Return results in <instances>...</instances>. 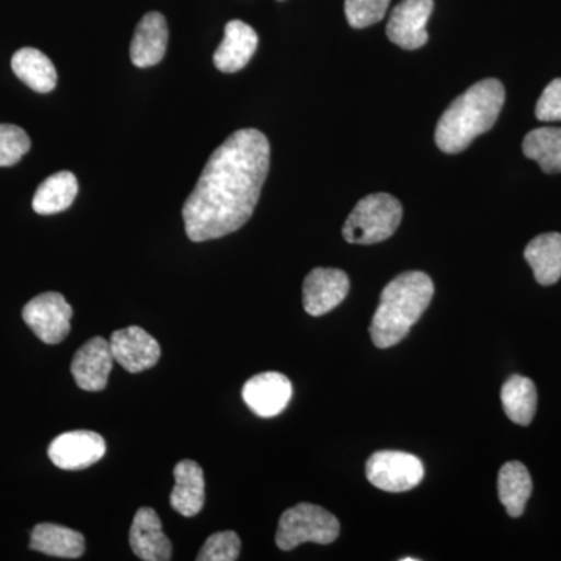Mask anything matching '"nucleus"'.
I'll return each mask as SVG.
<instances>
[{
    "mask_svg": "<svg viewBox=\"0 0 561 561\" xmlns=\"http://www.w3.org/2000/svg\"><path fill=\"white\" fill-rule=\"evenodd\" d=\"M271 169V144L254 128L232 133L210 154L183 206L192 242H206L241 230L253 216Z\"/></svg>",
    "mask_w": 561,
    "mask_h": 561,
    "instance_id": "1",
    "label": "nucleus"
},
{
    "mask_svg": "<svg viewBox=\"0 0 561 561\" xmlns=\"http://www.w3.org/2000/svg\"><path fill=\"white\" fill-rule=\"evenodd\" d=\"M505 102L504 84L485 79L472 84L443 113L435 128V144L445 153H460L472 140L490 131Z\"/></svg>",
    "mask_w": 561,
    "mask_h": 561,
    "instance_id": "2",
    "label": "nucleus"
},
{
    "mask_svg": "<svg viewBox=\"0 0 561 561\" xmlns=\"http://www.w3.org/2000/svg\"><path fill=\"white\" fill-rule=\"evenodd\" d=\"M434 283L423 272L397 276L382 290L381 301L370 324L371 341L378 348H390L408 337L413 324L430 308Z\"/></svg>",
    "mask_w": 561,
    "mask_h": 561,
    "instance_id": "3",
    "label": "nucleus"
},
{
    "mask_svg": "<svg viewBox=\"0 0 561 561\" xmlns=\"http://www.w3.org/2000/svg\"><path fill=\"white\" fill-rule=\"evenodd\" d=\"M402 206L390 194L367 195L351 210L343 225V238L350 243L373 245L387 241L400 228Z\"/></svg>",
    "mask_w": 561,
    "mask_h": 561,
    "instance_id": "4",
    "label": "nucleus"
},
{
    "mask_svg": "<svg viewBox=\"0 0 561 561\" xmlns=\"http://www.w3.org/2000/svg\"><path fill=\"white\" fill-rule=\"evenodd\" d=\"M341 535V524L332 513L324 511L320 505H295L283 513L276 531V545L280 551H291L302 542H317V545H331Z\"/></svg>",
    "mask_w": 561,
    "mask_h": 561,
    "instance_id": "5",
    "label": "nucleus"
},
{
    "mask_svg": "<svg viewBox=\"0 0 561 561\" xmlns=\"http://www.w3.org/2000/svg\"><path fill=\"white\" fill-rule=\"evenodd\" d=\"M367 479L376 489L402 493L415 489L424 478L423 461L412 454L378 451L367 461Z\"/></svg>",
    "mask_w": 561,
    "mask_h": 561,
    "instance_id": "6",
    "label": "nucleus"
},
{
    "mask_svg": "<svg viewBox=\"0 0 561 561\" xmlns=\"http://www.w3.org/2000/svg\"><path fill=\"white\" fill-rule=\"evenodd\" d=\"M72 316V308L58 291L41 294L22 309V319L33 334L47 345H57L68 337Z\"/></svg>",
    "mask_w": 561,
    "mask_h": 561,
    "instance_id": "7",
    "label": "nucleus"
},
{
    "mask_svg": "<svg viewBox=\"0 0 561 561\" xmlns=\"http://www.w3.org/2000/svg\"><path fill=\"white\" fill-rule=\"evenodd\" d=\"M47 453L51 463L61 470H84L103 459L106 443L98 432L70 431L55 438Z\"/></svg>",
    "mask_w": 561,
    "mask_h": 561,
    "instance_id": "8",
    "label": "nucleus"
},
{
    "mask_svg": "<svg viewBox=\"0 0 561 561\" xmlns=\"http://www.w3.org/2000/svg\"><path fill=\"white\" fill-rule=\"evenodd\" d=\"M434 0H402L391 11L387 22V36L401 49L416 50L430 39L426 24L430 21Z\"/></svg>",
    "mask_w": 561,
    "mask_h": 561,
    "instance_id": "9",
    "label": "nucleus"
},
{
    "mask_svg": "<svg viewBox=\"0 0 561 561\" xmlns=\"http://www.w3.org/2000/svg\"><path fill=\"white\" fill-rule=\"evenodd\" d=\"M350 294V278L339 268H313L302 284V306L312 317L337 308Z\"/></svg>",
    "mask_w": 561,
    "mask_h": 561,
    "instance_id": "10",
    "label": "nucleus"
},
{
    "mask_svg": "<svg viewBox=\"0 0 561 561\" xmlns=\"http://www.w3.org/2000/svg\"><path fill=\"white\" fill-rule=\"evenodd\" d=\"M110 345L114 360L130 373L149 370L161 357L160 343L139 327L114 331Z\"/></svg>",
    "mask_w": 561,
    "mask_h": 561,
    "instance_id": "11",
    "label": "nucleus"
},
{
    "mask_svg": "<svg viewBox=\"0 0 561 561\" xmlns=\"http://www.w3.org/2000/svg\"><path fill=\"white\" fill-rule=\"evenodd\" d=\"M242 398L251 412L256 413L261 419H273L289 404L291 383L289 378L280 373H261L245 382Z\"/></svg>",
    "mask_w": 561,
    "mask_h": 561,
    "instance_id": "12",
    "label": "nucleus"
},
{
    "mask_svg": "<svg viewBox=\"0 0 561 561\" xmlns=\"http://www.w3.org/2000/svg\"><path fill=\"white\" fill-rule=\"evenodd\" d=\"M113 362L110 342L94 337L77 351L70 373L81 390L102 391L108 383Z\"/></svg>",
    "mask_w": 561,
    "mask_h": 561,
    "instance_id": "13",
    "label": "nucleus"
},
{
    "mask_svg": "<svg viewBox=\"0 0 561 561\" xmlns=\"http://www.w3.org/2000/svg\"><path fill=\"white\" fill-rule=\"evenodd\" d=\"M131 551L144 561H169L172 542L165 537L158 513L150 507L136 512L130 529Z\"/></svg>",
    "mask_w": 561,
    "mask_h": 561,
    "instance_id": "14",
    "label": "nucleus"
},
{
    "mask_svg": "<svg viewBox=\"0 0 561 561\" xmlns=\"http://www.w3.org/2000/svg\"><path fill=\"white\" fill-rule=\"evenodd\" d=\"M257 44L260 38L253 27L242 21H230L225 27V38L214 54V65L220 72H239L253 58Z\"/></svg>",
    "mask_w": 561,
    "mask_h": 561,
    "instance_id": "15",
    "label": "nucleus"
},
{
    "mask_svg": "<svg viewBox=\"0 0 561 561\" xmlns=\"http://www.w3.org/2000/svg\"><path fill=\"white\" fill-rule=\"evenodd\" d=\"M168 21L157 11L140 20L130 46L131 62L138 68H150L164 58L168 50Z\"/></svg>",
    "mask_w": 561,
    "mask_h": 561,
    "instance_id": "16",
    "label": "nucleus"
},
{
    "mask_svg": "<svg viewBox=\"0 0 561 561\" xmlns=\"http://www.w3.org/2000/svg\"><path fill=\"white\" fill-rule=\"evenodd\" d=\"M175 486L171 494L173 511L192 518L202 512L205 505V474L201 465L194 460H181L173 470Z\"/></svg>",
    "mask_w": 561,
    "mask_h": 561,
    "instance_id": "17",
    "label": "nucleus"
},
{
    "mask_svg": "<svg viewBox=\"0 0 561 561\" xmlns=\"http://www.w3.org/2000/svg\"><path fill=\"white\" fill-rule=\"evenodd\" d=\"M31 549L58 559H80L84 552V537L60 524L43 523L32 530Z\"/></svg>",
    "mask_w": 561,
    "mask_h": 561,
    "instance_id": "18",
    "label": "nucleus"
},
{
    "mask_svg": "<svg viewBox=\"0 0 561 561\" xmlns=\"http://www.w3.org/2000/svg\"><path fill=\"white\" fill-rule=\"evenodd\" d=\"M524 257L541 286H552L561 278V234L546 232L531 239L524 250Z\"/></svg>",
    "mask_w": 561,
    "mask_h": 561,
    "instance_id": "19",
    "label": "nucleus"
},
{
    "mask_svg": "<svg viewBox=\"0 0 561 561\" xmlns=\"http://www.w3.org/2000/svg\"><path fill=\"white\" fill-rule=\"evenodd\" d=\"M11 69L16 73L18 79L41 94H47L57 87V69L49 57L38 49L24 47L18 50L11 58Z\"/></svg>",
    "mask_w": 561,
    "mask_h": 561,
    "instance_id": "20",
    "label": "nucleus"
},
{
    "mask_svg": "<svg viewBox=\"0 0 561 561\" xmlns=\"http://www.w3.org/2000/svg\"><path fill=\"white\" fill-rule=\"evenodd\" d=\"M500 500L512 518H519L526 511L531 494L530 472L522 461H507L497 476Z\"/></svg>",
    "mask_w": 561,
    "mask_h": 561,
    "instance_id": "21",
    "label": "nucleus"
},
{
    "mask_svg": "<svg viewBox=\"0 0 561 561\" xmlns=\"http://www.w3.org/2000/svg\"><path fill=\"white\" fill-rule=\"evenodd\" d=\"M79 194V183L70 172H58L41 183L33 197V210L41 216L61 213L70 208Z\"/></svg>",
    "mask_w": 561,
    "mask_h": 561,
    "instance_id": "22",
    "label": "nucleus"
},
{
    "mask_svg": "<svg viewBox=\"0 0 561 561\" xmlns=\"http://www.w3.org/2000/svg\"><path fill=\"white\" fill-rule=\"evenodd\" d=\"M501 401L508 419L519 426H529L537 412L538 393L534 381L513 375L502 386Z\"/></svg>",
    "mask_w": 561,
    "mask_h": 561,
    "instance_id": "23",
    "label": "nucleus"
},
{
    "mask_svg": "<svg viewBox=\"0 0 561 561\" xmlns=\"http://www.w3.org/2000/svg\"><path fill=\"white\" fill-rule=\"evenodd\" d=\"M523 151L537 161L545 173H561V128L541 127L527 133Z\"/></svg>",
    "mask_w": 561,
    "mask_h": 561,
    "instance_id": "24",
    "label": "nucleus"
},
{
    "mask_svg": "<svg viewBox=\"0 0 561 561\" xmlns=\"http://www.w3.org/2000/svg\"><path fill=\"white\" fill-rule=\"evenodd\" d=\"M31 147V138L21 127L0 125V168L18 164Z\"/></svg>",
    "mask_w": 561,
    "mask_h": 561,
    "instance_id": "25",
    "label": "nucleus"
},
{
    "mask_svg": "<svg viewBox=\"0 0 561 561\" xmlns=\"http://www.w3.org/2000/svg\"><path fill=\"white\" fill-rule=\"evenodd\" d=\"M241 553V538L236 531L225 530L210 535L198 552V561H234Z\"/></svg>",
    "mask_w": 561,
    "mask_h": 561,
    "instance_id": "26",
    "label": "nucleus"
},
{
    "mask_svg": "<svg viewBox=\"0 0 561 561\" xmlns=\"http://www.w3.org/2000/svg\"><path fill=\"white\" fill-rule=\"evenodd\" d=\"M390 0H345L346 21L353 28H367L386 16Z\"/></svg>",
    "mask_w": 561,
    "mask_h": 561,
    "instance_id": "27",
    "label": "nucleus"
},
{
    "mask_svg": "<svg viewBox=\"0 0 561 561\" xmlns=\"http://www.w3.org/2000/svg\"><path fill=\"white\" fill-rule=\"evenodd\" d=\"M535 116L541 122L561 121V79H556L542 91L535 108Z\"/></svg>",
    "mask_w": 561,
    "mask_h": 561,
    "instance_id": "28",
    "label": "nucleus"
},
{
    "mask_svg": "<svg viewBox=\"0 0 561 561\" xmlns=\"http://www.w3.org/2000/svg\"><path fill=\"white\" fill-rule=\"evenodd\" d=\"M419 559H413V557H405V559H401V561H416Z\"/></svg>",
    "mask_w": 561,
    "mask_h": 561,
    "instance_id": "29",
    "label": "nucleus"
}]
</instances>
